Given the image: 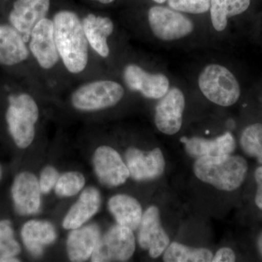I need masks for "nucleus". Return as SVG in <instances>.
<instances>
[{"mask_svg":"<svg viewBox=\"0 0 262 262\" xmlns=\"http://www.w3.org/2000/svg\"><path fill=\"white\" fill-rule=\"evenodd\" d=\"M53 22L57 50L63 64L71 73H80L89 60V42L82 22L70 10L58 12Z\"/></svg>","mask_w":262,"mask_h":262,"instance_id":"obj_1","label":"nucleus"},{"mask_svg":"<svg viewBox=\"0 0 262 262\" xmlns=\"http://www.w3.org/2000/svg\"><path fill=\"white\" fill-rule=\"evenodd\" d=\"M194 173L203 182L211 184L220 190H235L244 182L248 163L237 155L203 157L194 164Z\"/></svg>","mask_w":262,"mask_h":262,"instance_id":"obj_2","label":"nucleus"},{"mask_svg":"<svg viewBox=\"0 0 262 262\" xmlns=\"http://www.w3.org/2000/svg\"><path fill=\"white\" fill-rule=\"evenodd\" d=\"M38 118L39 108L32 96L25 94L10 96L6 121L10 135L19 148L25 149L32 144Z\"/></svg>","mask_w":262,"mask_h":262,"instance_id":"obj_3","label":"nucleus"},{"mask_svg":"<svg viewBox=\"0 0 262 262\" xmlns=\"http://www.w3.org/2000/svg\"><path fill=\"white\" fill-rule=\"evenodd\" d=\"M198 84L203 94L211 102L220 106H232L241 96L237 79L223 66H207L200 75Z\"/></svg>","mask_w":262,"mask_h":262,"instance_id":"obj_4","label":"nucleus"},{"mask_svg":"<svg viewBox=\"0 0 262 262\" xmlns=\"http://www.w3.org/2000/svg\"><path fill=\"white\" fill-rule=\"evenodd\" d=\"M123 96V88L117 82L95 81L76 90L72 96V103L81 111H97L115 106Z\"/></svg>","mask_w":262,"mask_h":262,"instance_id":"obj_5","label":"nucleus"},{"mask_svg":"<svg viewBox=\"0 0 262 262\" xmlns=\"http://www.w3.org/2000/svg\"><path fill=\"white\" fill-rule=\"evenodd\" d=\"M135 250L133 230L119 225L114 226L100 238L91 261H126L132 257Z\"/></svg>","mask_w":262,"mask_h":262,"instance_id":"obj_6","label":"nucleus"},{"mask_svg":"<svg viewBox=\"0 0 262 262\" xmlns=\"http://www.w3.org/2000/svg\"><path fill=\"white\" fill-rule=\"evenodd\" d=\"M148 19L151 31L162 40L181 39L189 35L194 29L192 22L187 17L164 7L150 8Z\"/></svg>","mask_w":262,"mask_h":262,"instance_id":"obj_7","label":"nucleus"},{"mask_svg":"<svg viewBox=\"0 0 262 262\" xmlns=\"http://www.w3.org/2000/svg\"><path fill=\"white\" fill-rule=\"evenodd\" d=\"M94 167L98 180L108 187H116L126 182L130 177L127 165L113 147L101 146L94 155Z\"/></svg>","mask_w":262,"mask_h":262,"instance_id":"obj_8","label":"nucleus"},{"mask_svg":"<svg viewBox=\"0 0 262 262\" xmlns=\"http://www.w3.org/2000/svg\"><path fill=\"white\" fill-rule=\"evenodd\" d=\"M138 233V242L141 248L147 250L151 258L159 257L170 244V238L160 222L159 209L150 206L143 213Z\"/></svg>","mask_w":262,"mask_h":262,"instance_id":"obj_9","label":"nucleus"},{"mask_svg":"<svg viewBox=\"0 0 262 262\" xmlns=\"http://www.w3.org/2000/svg\"><path fill=\"white\" fill-rule=\"evenodd\" d=\"M125 160L130 177L138 182L159 178L165 170V159L159 148L149 151L129 148L125 152Z\"/></svg>","mask_w":262,"mask_h":262,"instance_id":"obj_10","label":"nucleus"},{"mask_svg":"<svg viewBox=\"0 0 262 262\" xmlns=\"http://www.w3.org/2000/svg\"><path fill=\"white\" fill-rule=\"evenodd\" d=\"M185 98L177 88L170 89L157 104L155 122L157 127L166 135L177 134L182 125Z\"/></svg>","mask_w":262,"mask_h":262,"instance_id":"obj_11","label":"nucleus"},{"mask_svg":"<svg viewBox=\"0 0 262 262\" xmlns=\"http://www.w3.org/2000/svg\"><path fill=\"white\" fill-rule=\"evenodd\" d=\"M39 180L30 172H22L15 177L11 188L15 209L21 215L37 213L41 206Z\"/></svg>","mask_w":262,"mask_h":262,"instance_id":"obj_12","label":"nucleus"},{"mask_svg":"<svg viewBox=\"0 0 262 262\" xmlns=\"http://www.w3.org/2000/svg\"><path fill=\"white\" fill-rule=\"evenodd\" d=\"M30 38L29 47L39 66L46 70L54 67L59 54L55 40L53 22L43 18L33 29Z\"/></svg>","mask_w":262,"mask_h":262,"instance_id":"obj_13","label":"nucleus"},{"mask_svg":"<svg viewBox=\"0 0 262 262\" xmlns=\"http://www.w3.org/2000/svg\"><path fill=\"white\" fill-rule=\"evenodd\" d=\"M50 0H16L10 13V22L27 42L34 27L46 18Z\"/></svg>","mask_w":262,"mask_h":262,"instance_id":"obj_14","label":"nucleus"},{"mask_svg":"<svg viewBox=\"0 0 262 262\" xmlns=\"http://www.w3.org/2000/svg\"><path fill=\"white\" fill-rule=\"evenodd\" d=\"M124 80L129 89L139 91L144 97L161 98L169 89V80L162 74H150L136 64L127 65L124 70Z\"/></svg>","mask_w":262,"mask_h":262,"instance_id":"obj_15","label":"nucleus"},{"mask_svg":"<svg viewBox=\"0 0 262 262\" xmlns=\"http://www.w3.org/2000/svg\"><path fill=\"white\" fill-rule=\"evenodd\" d=\"M101 237V230L96 225L72 229L67 242L70 261H85L91 258Z\"/></svg>","mask_w":262,"mask_h":262,"instance_id":"obj_16","label":"nucleus"},{"mask_svg":"<svg viewBox=\"0 0 262 262\" xmlns=\"http://www.w3.org/2000/svg\"><path fill=\"white\" fill-rule=\"evenodd\" d=\"M101 202V194L96 187L84 189L65 215L62 222L63 228L72 230L82 227L97 213Z\"/></svg>","mask_w":262,"mask_h":262,"instance_id":"obj_17","label":"nucleus"},{"mask_svg":"<svg viewBox=\"0 0 262 262\" xmlns=\"http://www.w3.org/2000/svg\"><path fill=\"white\" fill-rule=\"evenodd\" d=\"M181 141L184 144L188 154L196 158L229 155L236 148L234 136L229 132L211 140L198 137H183Z\"/></svg>","mask_w":262,"mask_h":262,"instance_id":"obj_18","label":"nucleus"},{"mask_svg":"<svg viewBox=\"0 0 262 262\" xmlns=\"http://www.w3.org/2000/svg\"><path fill=\"white\" fill-rule=\"evenodd\" d=\"M20 234L24 246L36 257L40 256L44 248L54 243L57 237L54 226L42 220L29 221L24 224Z\"/></svg>","mask_w":262,"mask_h":262,"instance_id":"obj_19","label":"nucleus"},{"mask_svg":"<svg viewBox=\"0 0 262 262\" xmlns=\"http://www.w3.org/2000/svg\"><path fill=\"white\" fill-rule=\"evenodd\" d=\"M25 42L14 27L0 25V64L13 66L25 61L29 56Z\"/></svg>","mask_w":262,"mask_h":262,"instance_id":"obj_20","label":"nucleus"},{"mask_svg":"<svg viewBox=\"0 0 262 262\" xmlns=\"http://www.w3.org/2000/svg\"><path fill=\"white\" fill-rule=\"evenodd\" d=\"M84 34L91 48L103 58L110 54L107 44L108 36L113 34L114 24L107 17L89 14L82 20Z\"/></svg>","mask_w":262,"mask_h":262,"instance_id":"obj_21","label":"nucleus"},{"mask_svg":"<svg viewBox=\"0 0 262 262\" xmlns=\"http://www.w3.org/2000/svg\"><path fill=\"white\" fill-rule=\"evenodd\" d=\"M110 213L119 225L136 230L142 218V208L139 202L127 194H117L108 202Z\"/></svg>","mask_w":262,"mask_h":262,"instance_id":"obj_22","label":"nucleus"},{"mask_svg":"<svg viewBox=\"0 0 262 262\" xmlns=\"http://www.w3.org/2000/svg\"><path fill=\"white\" fill-rule=\"evenodd\" d=\"M251 0H211V21L218 32L225 30L229 17L244 13L249 8Z\"/></svg>","mask_w":262,"mask_h":262,"instance_id":"obj_23","label":"nucleus"},{"mask_svg":"<svg viewBox=\"0 0 262 262\" xmlns=\"http://www.w3.org/2000/svg\"><path fill=\"white\" fill-rule=\"evenodd\" d=\"M213 254L206 248L188 247L179 243H172L164 253L165 262H209L212 261Z\"/></svg>","mask_w":262,"mask_h":262,"instance_id":"obj_24","label":"nucleus"},{"mask_svg":"<svg viewBox=\"0 0 262 262\" xmlns=\"http://www.w3.org/2000/svg\"><path fill=\"white\" fill-rule=\"evenodd\" d=\"M21 248L15 239L14 231L9 220L0 221V262L20 261L16 257Z\"/></svg>","mask_w":262,"mask_h":262,"instance_id":"obj_25","label":"nucleus"},{"mask_svg":"<svg viewBox=\"0 0 262 262\" xmlns=\"http://www.w3.org/2000/svg\"><path fill=\"white\" fill-rule=\"evenodd\" d=\"M243 150L257 159L262 165V124L255 123L246 127L241 138Z\"/></svg>","mask_w":262,"mask_h":262,"instance_id":"obj_26","label":"nucleus"},{"mask_svg":"<svg viewBox=\"0 0 262 262\" xmlns=\"http://www.w3.org/2000/svg\"><path fill=\"white\" fill-rule=\"evenodd\" d=\"M84 184L85 178L83 174L77 171L67 172L57 181L55 192L58 196L69 198L80 192Z\"/></svg>","mask_w":262,"mask_h":262,"instance_id":"obj_27","label":"nucleus"},{"mask_svg":"<svg viewBox=\"0 0 262 262\" xmlns=\"http://www.w3.org/2000/svg\"><path fill=\"white\" fill-rule=\"evenodd\" d=\"M211 0H168L169 6L177 11L201 14L210 9Z\"/></svg>","mask_w":262,"mask_h":262,"instance_id":"obj_28","label":"nucleus"},{"mask_svg":"<svg viewBox=\"0 0 262 262\" xmlns=\"http://www.w3.org/2000/svg\"><path fill=\"white\" fill-rule=\"evenodd\" d=\"M59 178L58 170L51 165H48L42 169L39 179L41 192L48 194L56 186Z\"/></svg>","mask_w":262,"mask_h":262,"instance_id":"obj_29","label":"nucleus"},{"mask_svg":"<svg viewBox=\"0 0 262 262\" xmlns=\"http://www.w3.org/2000/svg\"><path fill=\"white\" fill-rule=\"evenodd\" d=\"M236 256L234 251L229 248H222L219 250L213 256V262H233L235 261Z\"/></svg>","mask_w":262,"mask_h":262,"instance_id":"obj_30","label":"nucleus"},{"mask_svg":"<svg viewBox=\"0 0 262 262\" xmlns=\"http://www.w3.org/2000/svg\"><path fill=\"white\" fill-rule=\"evenodd\" d=\"M255 179L257 184V190H256L255 202L256 206L262 210V166L259 167L255 172Z\"/></svg>","mask_w":262,"mask_h":262,"instance_id":"obj_31","label":"nucleus"},{"mask_svg":"<svg viewBox=\"0 0 262 262\" xmlns=\"http://www.w3.org/2000/svg\"><path fill=\"white\" fill-rule=\"evenodd\" d=\"M257 246L258 251H259L260 254H261L262 256V232L260 234L259 237H258Z\"/></svg>","mask_w":262,"mask_h":262,"instance_id":"obj_32","label":"nucleus"},{"mask_svg":"<svg viewBox=\"0 0 262 262\" xmlns=\"http://www.w3.org/2000/svg\"><path fill=\"white\" fill-rule=\"evenodd\" d=\"M97 1L98 3H101V4H110V3H113L115 0H95Z\"/></svg>","mask_w":262,"mask_h":262,"instance_id":"obj_33","label":"nucleus"},{"mask_svg":"<svg viewBox=\"0 0 262 262\" xmlns=\"http://www.w3.org/2000/svg\"><path fill=\"white\" fill-rule=\"evenodd\" d=\"M153 1L155 2V3H160V4H161V3H165L166 0H153Z\"/></svg>","mask_w":262,"mask_h":262,"instance_id":"obj_34","label":"nucleus"},{"mask_svg":"<svg viewBox=\"0 0 262 262\" xmlns=\"http://www.w3.org/2000/svg\"><path fill=\"white\" fill-rule=\"evenodd\" d=\"M2 176H3V170H2L1 165H0V180H1Z\"/></svg>","mask_w":262,"mask_h":262,"instance_id":"obj_35","label":"nucleus"}]
</instances>
